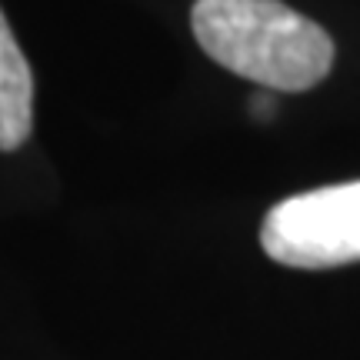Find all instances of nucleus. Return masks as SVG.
I'll return each mask as SVG.
<instances>
[{
    "label": "nucleus",
    "instance_id": "nucleus-1",
    "mask_svg": "<svg viewBox=\"0 0 360 360\" xmlns=\"http://www.w3.org/2000/svg\"><path fill=\"white\" fill-rule=\"evenodd\" d=\"M191 27L210 60L270 90H310L334 67L330 34L281 0H197Z\"/></svg>",
    "mask_w": 360,
    "mask_h": 360
},
{
    "label": "nucleus",
    "instance_id": "nucleus-2",
    "mask_svg": "<svg viewBox=\"0 0 360 360\" xmlns=\"http://www.w3.org/2000/svg\"><path fill=\"white\" fill-rule=\"evenodd\" d=\"M260 247L270 260L304 270L360 260V180L274 204L260 227Z\"/></svg>",
    "mask_w": 360,
    "mask_h": 360
},
{
    "label": "nucleus",
    "instance_id": "nucleus-3",
    "mask_svg": "<svg viewBox=\"0 0 360 360\" xmlns=\"http://www.w3.org/2000/svg\"><path fill=\"white\" fill-rule=\"evenodd\" d=\"M34 130V74L0 11V150L24 147Z\"/></svg>",
    "mask_w": 360,
    "mask_h": 360
}]
</instances>
